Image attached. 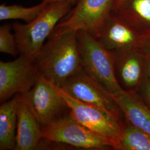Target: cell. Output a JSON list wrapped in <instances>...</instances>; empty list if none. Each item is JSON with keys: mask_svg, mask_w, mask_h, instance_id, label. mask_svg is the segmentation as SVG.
Listing matches in <instances>:
<instances>
[{"mask_svg": "<svg viewBox=\"0 0 150 150\" xmlns=\"http://www.w3.org/2000/svg\"><path fill=\"white\" fill-rule=\"evenodd\" d=\"M116 56V73L120 85L133 91L144 77L145 56L138 50L113 52Z\"/></svg>", "mask_w": 150, "mask_h": 150, "instance_id": "7c38bea8", "label": "cell"}, {"mask_svg": "<svg viewBox=\"0 0 150 150\" xmlns=\"http://www.w3.org/2000/svg\"><path fill=\"white\" fill-rule=\"evenodd\" d=\"M74 5L68 0L47 4L43 12L31 22H15L12 29L20 54L34 61L54 28L72 9Z\"/></svg>", "mask_w": 150, "mask_h": 150, "instance_id": "7a4b0ae2", "label": "cell"}, {"mask_svg": "<svg viewBox=\"0 0 150 150\" xmlns=\"http://www.w3.org/2000/svg\"><path fill=\"white\" fill-rule=\"evenodd\" d=\"M17 123L15 150H34L42 139V126L24 96L17 94Z\"/></svg>", "mask_w": 150, "mask_h": 150, "instance_id": "8fae6325", "label": "cell"}, {"mask_svg": "<svg viewBox=\"0 0 150 150\" xmlns=\"http://www.w3.org/2000/svg\"><path fill=\"white\" fill-rule=\"evenodd\" d=\"M108 50L141 51L144 43V33L139 34L121 15H110L95 37Z\"/></svg>", "mask_w": 150, "mask_h": 150, "instance_id": "30bf717a", "label": "cell"}, {"mask_svg": "<svg viewBox=\"0 0 150 150\" xmlns=\"http://www.w3.org/2000/svg\"><path fill=\"white\" fill-rule=\"evenodd\" d=\"M120 15L134 13L150 27V0H127L118 10ZM131 16L123 18L127 19Z\"/></svg>", "mask_w": 150, "mask_h": 150, "instance_id": "e0dca14e", "label": "cell"}, {"mask_svg": "<svg viewBox=\"0 0 150 150\" xmlns=\"http://www.w3.org/2000/svg\"><path fill=\"white\" fill-rule=\"evenodd\" d=\"M144 56L145 59V71L146 76L150 79V55L144 54Z\"/></svg>", "mask_w": 150, "mask_h": 150, "instance_id": "44dd1931", "label": "cell"}, {"mask_svg": "<svg viewBox=\"0 0 150 150\" xmlns=\"http://www.w3.org/2000/svg\"><path fill=\"white\" fill-rule=\"evenodd\" d=\"M123 150H150V134L127 123L121 141Z\"/></svg>", "mask_w": 150, "mask_h": 150, "instance_id": "2e32d148", "label": "cell"}, {"mask_svg": "<svg viewBox=\"0 0 150 150\" xmlns=\"http://www.w3.org/2000/svg\"><path fill=\"white\" fill-rule=\"evenodd\" d=\"M42 139L85 149L113 148L110 141L70 116L57 118L42 126Z\"/></svg>", "mask_w": 150, "mask_h": 150, "instance_id": "8992f818", "label": "cell"}, {"mask_svg": "<svg viewBox=\"0 0 150 150\" xmlns=\"http://www.w3.org/2000/svg\"><path fill=\"white\" fill-rule=\"evenodd\" d=\"M113 0H77L52 33L85 31L95 38L113 11Z\"/></svg>", "mask_w": 150, "mask_h": 150, "instance_id": "5b68a950", "label": "cell"}, {"mask_svg": "<svg viewBox=\"0 0 150 150\" xmlns=\"http://www.w3.org/2000/svg\"><path fill=\"white\" fill-rule=\"evenodd\" d=\"M22 95L42 126L56 120L64 108L67 107L59 87L42 76Z\"/></svg>", "mask_w": 150, "mask_h": 150, "instance_id": "9c48e42d", "label": "cell"}, {"mask_svg": "<svg viewBox=\"0 0 150 150\" xmlns=\"http://www.w3.org/2000/svg\"><path fill=\"white\" fill-rule=\"evenodd\" d=\"M18 96L0 106V150H15L17 132Z\"/></svg>", "mask_w": 150, "mask_h": 150, "instance_id": "5bb4252c", "label": "cell"}, {"mask_svg": "<svg viewBox=\"0 0 150 150\" xmlns=\"http://www.w3.org/2000/svg\"><path fill=\"white\" fill-rule=\"evenodd\" d=\"M82 69L111 95L125 91L116 73V56L85 31H77Z\"/></svg>", "mask_w": 150, "mask_h": 150, "instance_id": "3957f363", "label": "cell"}, {"mask_svg": "<svg viewBox=\"0 0 150 150\" xmlns=\"http://www.w3.org/2000/svg\"><path fill=\"white\" fill-rule=\"evenodd\" d=\"M61 88L81 102L100 107L120 118L121 111L111 95L83 69L70 77Z\"/></svg>", "mask_w": 150, "mask_h": 150, "instance_id": "ba28073f", "label": "cell"}, {"mask_svg": "<svg viewBox=\"0 0 150 150\" xmlns=\"http://www.w3.org/2000/svg\"><path fill=\"white\" fill-rule=\"evenodd\" d=\"M59 90L70 109L71 118L110 141L113 149H121L125 126L120 118L100 107L75 99L61 87H59Z\"/></svg>", "mask_w": 150, "mask_h": 150, "instance_id": "277c9868", "label": "cell"}, {"mask_svg": "<svg viewBox=\"0 0 150 150\" xmlns=\"http://www.w3.org/2000/svg\"><path fill=\"white\" fill-rule=\"evenodd\" d=\"M61 1V0H42V2H44L47 3V4H50V3L56 2V1ZM68 1H70L74 5L77 1V0H68Z\"/></svg>", "mask_w": 150, "mask_h": 150, "instance_id": "603a6c76", "label": "cell"}, {"mask_svg": "<svg viewBox=\"0 0 150 150\" xmlns=\"http://www.w3.org/2000/svg\"><path fill=\"white\" fill-rule=\"evenodd\" d=\"M126 118L127 123L150 134V107L136 91L111 95Z\"/></svg>", "mask_w": 150, "mask_h": 150, "instance_id": "4fadbf2b", "label": "cell"}, {"mask_svg": "<svg viewBox=\"0 0 150 150\" xmlns=\"http://www.w3.org/2000/svg\"><path fill=\"white\" fill-rule=\"evenodd\" d=\"M140 97L143 101L150 107V79L146 76H144L139 85Z\"/></svg>", "mask_w": 150, "mask_h": 150, "instance_id": "d6986e66", "label": "cell"}, {"mask_svg": "<svg viewBox=\"0 0 150 150\" xmlns=\"http://www.w3.org/2000/svg\"><path fill=\"white\" fill-rule=\"evenodd\" d=\"M127 0H113V11H118Z\"/></svg>", "mask_w": 150, "mask_h": 150, "instance_id": "7402d4cb", "label": "cell"}, {"mask_svg": "<svg viewBox=\"0 0 150 150\" xmlns=\"http://www.w3.org/2000/svg\"><path fill=\"white\" fill-rule=\"evenodd\" d=\"M47 5V3L42 1L41 4L30 7L17 5H6L3 4L0 6V20H21L29 23L36 19Z\"/></svg>", "mask_w": 150, "mask_h": 150, "instance_id": "9a60e30c", "label": "cell"}, {"mask_svg": "<svg viewBox=\"0 0 150 150\" xmlns=\"http://www.w3.org/2000/svg\"><path fill=\"white\" fill-rule=\"evenodd\" d=\"M12 26L5 24L0 27V52L15 56L19 53L14 33L11 32Z\"/></svg>", "mask_w": 150, "mask_h": 150, "instance_id": "ac0fdd59", "label": "cell"}, {"mask_svg": "<svg viewBox=\"0 0 150 150\" xmlns=\"http://www.w3.org/2000/svg\"><path fill=\"white\" fill-rule=\"evenodd\" d=\"M34 62L40 76L61 87L70 77L82 70L77 32L52 33Z\"/></svg>", "mask_w": 150, "mask_h": 150, "instance_id": "6da1fadb", "label": "cell"}, {"mask_svg": "<svg viewBox=\"0 0 150 150\" xmlns=\"http://www.w3.org/2000/svg\"><path fill=\"white\" fill-rule=\"evenodd\" d=\"M144 43L141 52L144 54L150 55V30L144 32Z\"/></svg>", "mask_w": 150, "mask_h": 150, "instance_id": "ffe728a7", "label": "cell"}, {"mask_svg": "<svg viewBox=\"0 0 150 150\" xmlns=\"http://www.w3.org/2000/svg\"><path fill=\"white\" fill-rule=\"evenodd\" d=\"M40 75L34 61L20 54L8 62L0 61V100L5 101L15 94L29 91Z\"/></svg>", "mask_w": 150, "mask_h": 150, "instance_id": "52a82bcc", "label": "cell"}]
</instances>
